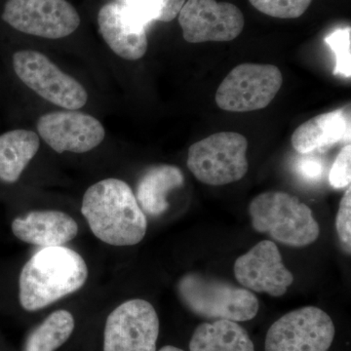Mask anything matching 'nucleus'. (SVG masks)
<instances>
[{
  "instance_id": "1",
  "label": "nucleus",
  "mask_w": 351,
  "mask_h": 351,
  "mask_svg": "<svg viewBox=\"0 0 351 351\" xmlns=\"http://www.w3.org/2000/svg\"><path fill=\"white\" fill-rule=\"evenodd\" d=\"M82 213L95 237L112 246H133L147 233V217L122 180L106 179L90 186L83 196Z\"/></svg>"
},
{
  "instance_id": "2",
  "label": "nucleus",
  "mask_w": 351,
  "mask_h": 351,
  "mask_svg": "<svg viewBox=\"0 0 351 351\" xmlns=\"http://www.w3.org/2000/svg\"><path fill=\"white\" fill-rule=\"evenodd\" d=\"M87 278L86 263L77 252L64 246L41 249L21 271V306L27 311L43 309L82 289Z\"/></svg>"
},
{
  "instance_id": "3",
  "label": "nucleus",
  "mask_w": 351,
  "mask_h": 351,
  "mask_svg": "<svg viewBox=\"0 0 351 351\" xmlns=\"http://www.w3.org/2000/svg\"><path fill=\"white\" fill-rule=\"evenodd\" d=\"M249 214L256 232L287 246L306 247L319 237V225L311 208L290 193H261L252 200Z\"/></svg>"
},
{
  "instance_id": "4",
  "label": "nucleus",
  "mask_w": 351,
  "mask_h": 351,
  "mask_svg": "<svg viewBox=\"0 0 351 351\" xmlns=\"http://www.w3.org/2000/svg\"><path fill=\"white\" fill-rule=\"evenodd\" d=\"M177 292L189 311L206 319L243 322L255 318L260 309L251 291L195 272L180 279Z\"/></svg>"
},
{
  "instance_id": "5",
  "label": "nucleus",
  "mask_w": 351,
  "mask_h": 351,
  "mask_svg": "<svg viewBox=\"0 0 351 351\" xmlns=\"http://www.w3.org/2000/svg\"><path fill=\"white\" fill-rule=\"evenodd\" d=\"M248 141L237 132H219L191 145L188 167L198 181L219 186L239 182L248 172Z\"/></svg>"
},
{
  "instance_id": "6",
  "label": "nucleus",
  "mask_w": 351,
  "mask_h": 351,
  "mask_svg": "<svg viewBox=\"0 0 351 351\" xmlns=\"http://www.w3.org/2000/svg\"><path fill=\"white\" fill-rule=\"evenodd\" d=\"M283 84L280 69L272 64H241L217 90V106L226 112H248L267 108Z\"/></svg>"
},
{
  "instance_id": "7",
  "label": "nucleus",
  "mask_w": 351,
  "mask_h": 351,
  "mask_svg": "<svg viewBox=\"0 0 351 351\" xmlns=\"http://www.w3.org/2000/svg\"><path fill=\"white\" fill-rule=\"evenodd\" d=\"M12 62L14 71L21 82L44 100L71 110H80L86 105V89L43 53L18 51L13 55Z\"/></svg>"
},
{
  "instance_id": "8",
  "label": "nucleus",
  "mask_w": 351,
  "mask_h": 351,
  "mask_svg": "<svg viewBox=\"0 0 351 351\" xmlns=\"http://www.w3.org/2000/svg\"><path fill=\"white\" fill-rule=\"evenodd\" d=\"M335 337L332 318L316 306L290 311L270 326L265 351H327Z\"/></svg>"
},
{
  "instance_id": "9",
  "label": "nucleus",
  "mask_w": 351,
  "mask_h": 351,
  "mask_svg": "<svg viewBox=\"0 0 351 351\" xmlns=\"http://www.w3.org/2000/svg\"><path fill=\"white\" fill-rule=\"evenodd\" d=\"M1 17L16 31L48 39L66 38L80 25V14L66 0H8Z\"/></svg>"
},
{
  "instance_id": "10",
  "label": "nucleus",
  "mask_w": 351,
  "mask_h": 351,
  "mask_svg": "<svg viewBox=\"0 0 351 351\" xmlns=\"http://www.w3.org/2000/svg\"><path fill=\"white\" fill-rule=\"evenodd\" d=\"M159 318L151 302L129 300L108 316L104 351H156Z\"/></svg>"
},
{
  "instance_id": "11",
  "label": "nucleus",
  "mask_w": 351,
  "mask_h": 351,
  "mask_svg": "<svg viewBox=\"0 0 351 351\" xmlns=\"http://www.w3.org/2000/svg\"><path fill=\"white\" fill-rule=\"evenodd\" d=\"M178 16L182 36L189 43L232 41L245 25L239 7L216 0H188Z\"/></svg>"
},
{
  "instance_id": "12",
  "label": "nucleus",
  "mask_w": 351,
  "mask_h": 351,
  "mask_svg": "<svg viewBox=\"0 0 351 351\" xmlns=\"http://www.w3.org/2000/svg\"><path fill=\"white\" fill-rule=\"evenodd\" d=\"M39 136L58 154H85L103 143L106 130L96 117L80 110H57L38 120Z\"/></svg>"
},
{
  "instance_id": "13",
  "label": "nucleus",
  "mask_w": 351,
  "mask_h": 351,
  "mask_svg": "<svg viewBox=\"0 0 351 351\" xmlns=\"http://www.w3.org/2000/svg\"><path fill=\"white\" fill-rule=\"evenodd\" d=\"M234 276L243 288L271 297L285 295L294 282V276L286 269L276 244L269 240L258 242L248 253L235 261Z\"/></svg>"
},
{
  "instance_id": "14",
  "label": "nucleus",
  "mask_w": 351,
  "mask_h": 351,
  "mask_svg": "<svg viewBox=\"0 0 351 351\" xmlns=\"http://www.w3.org/2000/svg\"><path fill=\"white\" fill-rule=\"evenodd\" d=\"M99 29L104 40L122 59L137 61L147 51V36L144 24L117 2L105 4L98 14Z\"/></svg>"
},
{
  "instance_id": "15",
  "label": "nucleus",
  "mask_w": 351,
  "mask_h": 351,
  "mask_svg": "<svg viewBox=\"0 0 351 351\" xmlns=\"http://www.w3.org/2000/svg\"><path fill=\"white\" fill-rule=\"evenodd\" d=\"M13 234L25 243L36 246H63L75 239L78 225L75 219L61 211H32L14 219Z\"/></svg>"
},
{
  "instance_id": "16",
  "label": "nucleus",
  "mask_w": 351,
  "mask_h": 351,
  "mask_svg": "<svg viewBox=\"0 0 351 351\" xmlns=\"http://www.w3.org/2000/svg\"><path fill=\"white\" fill-rule=\"evenodd\" d=\"M348 140H350V110L338 108L298 127L292 135V145L299 154H307Z\"/></svg>"
},
{
  "instance_id": "17",
  "label": "nucleus",
  "mask_w": 351,
  "mask_h": 351,
  "mask_svg": "<svg viewBox=\"0 0 351 351\" xmlns=\"http://www.w3.org/2000/svg\"><path fill=\"white\" fill-rule=\"evenodd\" d=\"M184 176L177 166H154L143 175L137 186L136 198L145 214L158 217L169 208L168 195L182 186Z\"/></svg>"
},
{
  "instance_id": "18",
  "label": "nucleus",
  "mask_w": 351,
  "mask_h": 351,
  "mask_svg": "<svg viewBox=\"0 0 351 351\" xmlns=\"http://www.w3.org/2000/svg\"><path fill=\"white\" fill-rule=\"evenodd\" d=\"M40 138L36 132L17 129L0 135V182L19 181L27 166L38 154Z\"/></svg>"
},
{
  "instance_id": "19",
  "label": "nucleus",
  "mask_w": 351,
  "mask_h": 351,
  "mask_svg": "<svg viewBox=\"0 0 351 351\" xmlns=\"http://www.w3.org/2000/svg\"><path fill=\"white\" fill-rule=\"evenodd\" d=\"M191 351H255L248 332L234 321L219 319L196 328Z\"/></svg>"
},
{
  "instance_id": "20",
  "label": "nucleus",
  "mask_w": 351,
  "mask_h": 351,
  "mask_svg": "<svg viewBox=\"0 0 351 351\" xmlns=\"http://www.w3.org/2000/svg\"><path fill=\"white\" fill-rule=\"evenodd\" d=\"M75 326V318L69 311H54L32 330L25 339L23 351H56L66 343Z\"/></svg>"
},
{
  "instance_id": "21",
  "label": "nucleus",
  "mask_w": 351,
  "mask_h": 351,
  "mask_svg": "<svg viewBox=\"0 0 351 351\" xmlns=\"http://www.w3.org/2000/svg\"><path fill=\"white\" fill-rule=\"evenodd\" d=\"M145 25L171 22L179 15L186 0H115Z\"/></svg>"
},
{
  "instance_id": "22",
  "label": "nucleus",
  "mask_w": 351,
  "mask_h": 351,
  "mask_svg": "<svg viewBox=\"0 0 351 351\" xmlns=\"http://www.w3.org/2000/svg\"><path fill=\"white\" fill-rule=\"evenodd\" d=\"M351 29L350 27L338 29L325 38V43L329 45L336 57L335 75L351 76Z\"/></svg>"
},
{
  "instance_id": "23",
  "label": "nucleus",
  "mask_w": 351,
  "mask_h": 351,
  "mask_svg": "<svg viewBox=\"0 0 351 351\" xmlns=\"http://www.w3.org/2000/svg\"><path fill=\"white\" fill-rule=\"evenodd\" d=\"M257 10L270 17L295 19L301 17L313 0H249Z\"/></svg>"
},
{
  "instance_id": "24",
  "label": "nucleus",
  "mask_w": 351,
  "mask_h": 351,
  "mask_svg": "<svg viewBox=\"0 0 351 351\" xmlns=\"http://www.w3.org/2000/svg\"><path fill=\"white\" fill-rule=\"evenodd\" d=\"M351 145H348L339 152L330 171L329 182L332 188L343 189L350 186Z\"/></svg>"
},
{
  "instance_id": "25",
  "label": "nucleus",
  "mask_w": 351,
  "mask_h": 351,
  "mask_svg": "<svg viewBox=\"0 0 351 351\" xmlns=\"http://www.w3.org/2000/svg\"><path fill=\"white\" fill-rule=\"evenodd\" d=\"M336 230L341 243L350 253L351 248V189L348 186L339 203L336 218Z\"/></svg>"
},
{
  "instance_id": "26",
  "label": "nucleus",
  "mask_w": 351,
  "mask_h": 351,
  "mask_svg": "<svg viewBox=\"0 0 351 351\" xmlns=\"http://www.w3.org/2000/svg\"><path fill=\"white\" fill-rule=\"evenodd\" d=\"M298 171L306 180L315 181L322 174L323 166L317 159L306 157V158L301 159L298 163Z\"/></svg>"
},
{
  "instance_id": "27",
  "label": "nucleus",
  "mask_w": 351,
  "mask_h": 351,
  "mask_svg": "<svg viewBox=\"0 0 351 351\" xmlns=\"http://www.w3.org/2000/svg\"><path fill=\"white\" fill-rule=\"evenodd\" d=\"M159 351H184L181 350V348H176V346H163L162 348H161Z\"/></svg>"
}]
</instances>
